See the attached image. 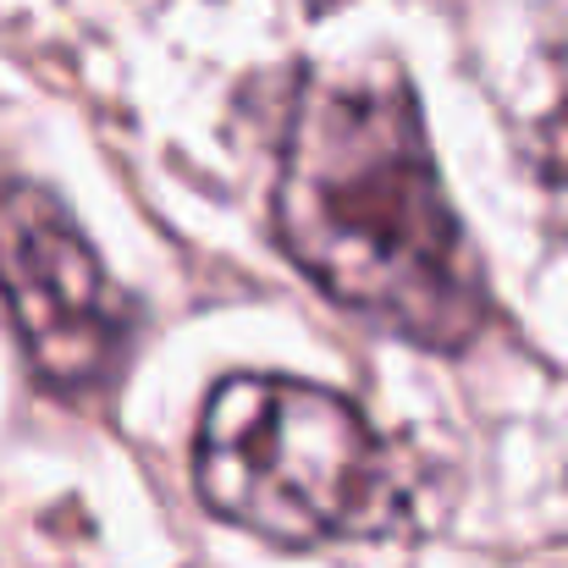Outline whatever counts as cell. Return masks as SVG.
<instances>
[{"label":"cell","instance_id":"obj_1","mask_svg":"<svg viewBox=\"0 0 568 568\" xmlns=\"http://www.w3.org/2000/svg\"><path fill=\"white\" fill-rule=\"evenodd\" d=\"M271 226L332 304L419 348L453 354L491 315L419 100L386 61L304 78L282 122Z\"/></svg>","mask_w":568,"mask_h":568},{"label":"cell","instance_id":"obj_2","mask_svg":"<svg viewBox=\"0 0 568 568\" xmlns=\"http://www.w3.org/2000/svg\"><path fill=\"white\" fill-rule=\"evenodd\" d=\"M193 486L210 514L276 541H371L408 519V486L376 425L332 386L232 376L204 403Z\"/></svg>","mask_w":568,"mask_h":568},{"label":"cell","instance_id":"obj_3","mask_svg":"<svg viewBox=\"0 0 568 568\" xmlns=\"http://www.w3.org/2000/svg\"><path fill=\"white\" fill-rule=\"evenodd\" d=\"M0 298L39 381L72 397L116 381L133 310L67 204L33 183L0 189Z\"/></svg>","mask_w":568,"mask_h":568},{"label":"cell","instance_id":"obj_4","mask_svg":"<svg viewBox=\"0 0 568 568\" xmlns=\"http://www.w3.org/2000/svg\"><path fill=\"white\" fill-rule=\"evenodd\" d=\"M530 161H536V172L547 178V183H558L568 189V100L536 128V144H530Z\"/></svg>","mask_w":568,"mask_h":568}]
</instances>
